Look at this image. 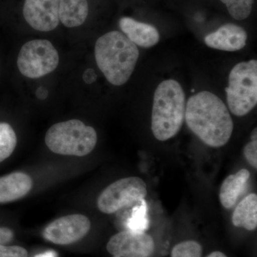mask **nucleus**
<instances>
[{
	"label": "nucleus",
	"instance_id": "21",
	"mask_svg": "<svg viewBox=\"0 0 257 257\" xmlns=\"http://www.w3.org/2000/svg\"><path fill=\"white\" fill-rule=\"evenodd\" d=\"M243 154L248 163L256 170L257 139H251V141L245 145Z\"/></svg>",
	"mask_w": 257,
	"mask_h": 257
},
{
	"label": "nucleus",
	"instance_id": "1",
	"mask_svg": "<svg viewBox=\"0 0 257 257\" xmlns=\"http://www.w3.org/2000/svg\"><path fill=\"white\" fill-rule=\"evenodd\" d=\"M187 126L203 143L211 147H221L229 142L234 123L223 101L208 91L191 96L186 104Z\"/></svg>",
	"mask_w": 257,
	"mask_h": 257
},
{
	"label": "nucleus",
	"instance_id": "23",
	"mask_svg": "<svg viewBox=\"0 0 257 257\" xmlns=\"http://www.w3.org/2000/svg\"><path fill=\"white\" fill-rule=\"evenodd\" d=\"M14 231L10 228L0 227V245H5L11 242L14 239Z\"/></svg>",
	"mask_w": 257,
	"mask_h": 257
},
{
	"label": "nucleus",
	"instance_id": "11",
	"mask_svg": "<svg viewBox=\"0 0 257 257\" xmlns=\"http://www.w3.org/2000/svg\"><path fill=\"white\" fill-rule=\"evenodd\" d=\"M247 38V33L244 29L235 24L228 23L207 35L204 42L211 48L235 52L245 47Z\"/></svg>",
	"mask_w": 257,
	"mask_h": 257
},
{
	"label": "nucleus",
	"instance_id": "18",
	"mask_svg": "<svg viewBox=\"0 0 257 257\" xmlns=\"http://www.w3.org/2000/svg\"><path fill=\"white\" fill-rule=\"evenodd\" d=\"M147 204L145 199L140 202V205L133 209L131 217L127 221L128 230L145 232L150 225L148 216H147Z\"/></svg>",
	"mask_w": 257,
	"mask_h": 257
},
{
	"label": "nucleus",
	"instance_id": "16",
	"mask_svg": "<svg viewBox=\"0 0 257 257\" xmlns=\"http://www.w3.org/2000/svg\"><path fill=\"white\" fill-rule=\"evenodd\" d=\"M89 13L87 0H60V21L69 28L83 25Z\"/></svg>",
	"mask_w": 257,
	"mask_h": 257
},
{
	"label": "nucleus",
	"instance_id": "9",
	"mask_svg": "<svg viewBox=\"0 0 257 257\" xmlns=\"http://www.w3.org/2000/svg\"><path fill=\"white\" fill-rule=\"evenodd\" d=\"M155 249L151 236L128 229L111 236L106 244V250L114 257H151Z\"/></svg>",
	"mask_w": 257,
	"mask_h": 257
},
{
	"label": "nucleus",
	"instance_id": "17",
	"mask_svg": "<svg viewBox=\"0 0 257 257\" xmlns=\"http://www.w3.org/2000/svg\"><path fill=\"white\" fill-rule=\"evenodd\" d=\"M18 143L16 133L8 123L0 122V162L11 156Z\"/></svg>",
	"mask_w": 257,
	"mask_h": 257
},
{
	"label": "nucleus",
	"instance_id": "14",
	"mask_svg": "<svg viewBox=\"0 0 257 257\" xmlns=\"http://www.w3.org/2000/svg\"><path fill=\"white\" fill-rule=\"evenodd\" d=\"M249 179V171L242 169L224 179L219 191V200L225 209L234 207L246 189Z\"/></svg>",
	"mask_w": 257,
	"mask_h": 257
},
{
	"label": "nucleus",
	"instance_id": "5",
	"mask_svg": "<svg viewBox=\"0 0 257 257\" xmlns=\"http://www.w3.org/2000/svg\"><path fill=\"white\" fill-rule=\"evenodd\" d=\"M230 111L237 116L248 114L257 104V61L241 62L230 72L225 89Z\"/></svg>",
	"mask_w": 257,
	"mask_h": 257
},
{
	"label": "nucleus",
	"instance_id": "10",
	"mask_svg": "<svg viewBox=\"0 0 257 257\" xmlns=\"http://www.w3.org/2000/svg\"><path fill=\"white\" fill-rule=\"evenodd\" d=\"M23 15L37 31H52L60 23V0H25Z\"/></svg>",
	"mask_w": 257,
	"mask_h": 257
},
{
	"label": "nucleus",
	"instance_id": "4",
	"mask_svg": "<svg viewBox=\"0 0 257 257\" xmlns=\"http://www.w3.org/2000/svg\"><path fill=\"white\" fill-rule=\"evenodd\" d=\"M97 143L95 130L79 119L52 125L45 135V143L54 153L66 156L84 157Z\"/></svg>",
	"mask_w": 257,
	"mask_h": 257
},
{
	"label": "nucleus",
	"instance_id": "20",
	"mask_svg": "<svg viewBox=\"0 0 257 257\" xmlns=\"http://www.w3.org/2000/svg\"><path fill=\"white\" fill-rule=\"evenodd\" d=\"M202 246L197 241H182L177 243L172 248V257H202Z\"/></svg>",
	"mask_w": 257,
	"mask_h": 257
},
{
	"label": "nucleus",
	"instance_id": "2",
	"mask_svg": "<svg viewBox=\"0 0 257 257\" xmlns=\"http://www.w3.org/2000/svg\"><path fill=\"white\" fill-rule=\"evenodd\" d=\"M96 64L108 82L121 86L127 82L140 57L138 46L121 32H107L96 42Z\"/></svg>",
	"mask_w": 257,
	"mask_h": 257
},
{
	"label": "nucleus",
	"instance_id": "19",
	"mask_svg": "<svg viewBox=\"0 0 257 257\" xmlns=\"http://www.w3.org/2000/svg\"><path fill=\"white\" fill-rule=\"evenodd\" d=\"M234 20H245L251 15L253 0H220Z\"/></svg>",
	"mask_w": 257,
	"mask_h": 257
},
{
	"label": "nucleus",
	"instance_id": "7",
	"mask_svg": "<svg viewBox=\"0 0 257 257\" xmlns=\"http://www.w3.org/2000/svg\"><path fill=\"white\" fill-rule=\"evenodd\" d=\"M147 195V184L139 177L119 179L99 194L97 207L104 214H114L126 206L139 203Z\"/></svg>",
	"mask_w": 257,
	"mask_h": 257
},
{
	"label": "nucleus",
	"instance_id": "26",
	"mask_svg": "<svg viewBox=\"0 0 257 257\" xmlns=\"http://www.w3.org/2000/svg\"><path fill=\"white\" fill-rule=\"evenodd\" d=\"M35 257H57V254H56L55 251H49L47 252L40 253Z\"/></svg>",
	"mask_w": 257,
	"mask_h": 257
},
{
	"label": "nucleus",
	"instance_id": "24",
	"mask_svg": "<svg viewBox=\"0 0 257 257\" xmlns=\"http://www.w3.org/2000/svg\"><path fill=\"white\" fill-rule=\"evenodd\" d=\"M82 78L86 84H91L95 82L96 78H97V76H96L94 69L89 68L83 74Z\"/></svg>",
	"mask_w": 257,
	"mask_h": 257
},
{
	"label": "nucleus",
	"instance_id": "27",
	"mask_svg": "<svg viewBox=\"0 0 257 257\" xmlns=\"http://www.w3.org/2000/svg\"><path fill=\"white\" fill-rule=\"evenodd\" d=\"M207 257H227L226 255L224 254V253L221 252V251H213L211 252L209 256Z\"/></svg>",
	"mask_w": 257,
	"mask_h": 257
},
{
	"label": "nucleus",
	"instance_id": "13",
	"mask_svg": "<svg viewBox=\"0 0 257 257\" xmlns=\"http://www.w3.org/2000/svg\"><path fill=\"white\" fill-rule=\"evenodd\" d=\"M32 186L31 177L24 172H13L0 177V203L22 199L31 191Z\"/></svg>",
	"mask_w": 257,
	"mask_h": 257
},
{
	"label": "nucleus",
	"instance_id": "15",
	"mask_svg": "<svg viewBox=\"0 0 257 257\" xmlns=\"http://www.w3.org/2000/svg\"><path fill=\"white\" fill-rule=\"evenodd\" d=\"M232 224L236 227L253 231L257 227V195L250 194L243 198L235 208Z\"/></svg>",
	"mask_w": 257,
	"mask_h": 257
},
{
	"label": "nucleus",
	"instance_id": "6",
	"mask_svg": "<svg viewBox=\"0 0 257 257\" xmlns=\"http://www.w3.org/2000/svg\"><path fill=\"white\" fill-rule=\"evenodd\" d=\"M60 57L55 47L47 40L27 42L20 51L19 70L28 78L37 79L55 71Z\"/></svg>",
	"mask_w": 257,
	"mask_h": 257
},
{
	"label": "nucleus",
	"instance_id": "3",
	"mask_svg": "<svg viewBox=\"0 0 257 257\" xmlns=\"http://www.w3.org/2000/svg\"><path fill=\"white\" fill-rule=\"evenodd\" d=\"M185 94L175 79L159 84L154 95L152 132L157 140H170L180 131L185 118Z\"/></svg>",
	"mask_w": 257,
	"mask_h": 257
},
{
	"label": "nucleus",
	"instance_id": "25",
	"mask_svg": "<svg viewBox=\"0 0 257 257\" xmlns=\"http://www.w3.org/2000/svg\"><path fill=\"white\" fill-rule=\"evenodd\" d=\"M36 96L38 99L43 100V99H46L47 96H48V91L45 87L41 86V87L37 88Z\"/></svg>",
	"mask_w": 257,
	"mask_h": 257
},
{
	"label": "nucleus",
	"instance_id": "12",
	"mask_svg": "<svg viewBox=\"0 0 257 257\" xmlns=\"http://www.w3.org/2000/svg\"><path fill=\"white\" fill-rule=\"evenodd\" d=\"M119 28L128 40L137 46L150 48L160 41L157 29L150 24L141 23L131 18H122L119 22Z\"/></svg>",
	"mask_w": 257,
	"mask_h": 257
},
{
	"label": "nucleus",
	"instance_id": "22",
	"mask_svg": "<svg viewBox=\"0 0 257 257\" xmlns=\"http://www.w3.org/2000/svg\"><path fill=\"white\" fill-rule=\"evenodd\" d=\"M28 256V251L22 246L0 245V257Z\"/></svg>",
	"mask_w": 257,
	"mask_h": 257
},
{
	"label": "nucleus",
	"instance_id": "8",
	"mask_svg": "<svg viewBox=\"0 0 257 257\" xmlns=\"http://www.w3.org/2000/svg\"><path fill=\"white\" fill-rule=\"evenodd\" d=\"M90 229L91 222L87 216L71 214L59 218L47 225L43 236L55 244L68 245L83 239Z\"/></svg>",
	"mask_w": 257,
	"mask_h": 257
}]
</instances>
